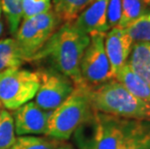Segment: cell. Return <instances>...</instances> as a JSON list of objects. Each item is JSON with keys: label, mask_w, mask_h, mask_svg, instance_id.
I'll use <instances>...</instances> for the list:
<instances>
[{"label": "cell", "mask_w": 150, "mask_h": 149, "mask_svg": "<svg viewBox=\"0 0 150 149\" xmlns=\"http://www.w3.org/2000/svg\"><path fill=\"white\" fill-rule=\"evenodd\" d=\"M89 41L88 34L73 23H65L52 35L33 60L47 58L54 70L71 78L75 86H85L81 75V61Z\"/></svg>", "instance_id": "obj_1"}, {"label": "cell", "mask_w": 150, "mask_h": 149, "mask_svg": "<svg viewBox=\"0 0 150 149\" xmlns=\"http://www.w3.org/2000/svg\"><path fill=\"white\" fill-rule=\"evenodd\" d=\"M135 121L94 109L72 137L78 149H120Z\"/></svg>", "instance_id": "obj_2"}, {"label": "cell", "mask_w": 150, "mask_h": 149, "mask_svg": "<svg viewBox=\"0 0 150 149\" xmlns=\"http://www.w3.org/2000/svg\"><path fill=\"white\" fill-rule=\"evenodd\" d=\"M89 97L96 112L150 122V103L133 95L115 78L89 89Z\"/></svg>", "instance_id": "obj_3"}, {"label": "cell", "mask_w": 150, "mask_h": 149, "mask_svg": "<svg viewBox=\"0 0 150 149\" xmlns=\"http://www.w3.org/2000/svg\"><path fill=\"white\" fill-rule=\"evenodd\" d=\"M93 112L89 88L75 86L74 91L64 102L50 112L46 136L65 141Z\"/></svg>", "instance_id": "obj_4"}, {"label": "cell", "mask_w": 150, "mask_h": 149, "mask_svg": "<svg viewBox=\"0 0 150 149\" xmlns=\"http://www.w3.org/2000/svg\"><path fill=\"white\" fill-rule=\"evenodd\" d=\"M60 21L52 8L42 14L22 20L15 34V39L24 61H32L36 53L56 31Z\"/></svg>", "instance_id": "obj_5"}, {"label": "cell", "mask_w": 150, "mask_h": 149, "mask_svg": "<svg viewBox=\"0 0 150 149\" xmlns=\"http://www.w3.org/2000/svg\"><path fill=\"white\" fill-rule=\"evenodd\" d=\"M40 87L39 72L12 69L0 74V103L6 109H17L30 102Z\"/></svg>", "instance_id": "obj_6"}, {"label": "cell", "mask_w": 150, "mask_h": 149, "mask_svg": "<svg viewBox=\"0 0 150 149\" xmlns=\"http://www.w3.org/2000/svg\"><path fill=\"white\" fill-rule=\"evenodd\" d=\"M106 33L95 32L89 35L90 41L81 61V75L89 89L112 80L110 65L105 49Z\"/></svg>", "instance_id": "obj_7"}, {"label": "cell", "mask_w": 150, "mask_h": 149, "mask_svg": "<svg viewBox=\"0 0 150 149\" xmlns=\"http://www.w3.org/2000/svg\"><path fill=\"white\" fill-rule=\"evenodd\" d=\"M40 87L35 96V103L41 109L52 112L59 107L75 89L71 78L56 70L39 72Z\"/></svg>", "instance_id": "obj_8"}, {"label": "cell", "mask_w": 150, "mask_h": 149, "mask_svg": "<svg viewBox=\"0 0 150 149\" xmlns=\"http://www.w3.org/2000/svg\"><path fill=\"white\" fill-rule=\"evenodd\" d=\"M50 112H47L35 102H28L14 113L15 132L18 136L46 135Z\"/></svg>", "instance_id": "obj_9"}, {"label": "cell", "mask_w": 150, "mask_h": 149, "mask_svg": "<svg viewBox=\"0 0 150 149\" xmlns=\"http://www.w3.org/2000/svg\"><path fill=\"white\" fill-rule=\"evenodd\" d=\"M134 46V41L126 32L125 28L115 26L110 28L105 36V49L110 65L112 78L119 70L127 64Z\"/></svg>", "instance_id": "obj_10"}, {"label": "cell", "mask_w": 150, "mask_h": 149, "mask_svg": "<svg viewBox=\"0 0 150 149\" xmlns=\"http://www.w3.org/2000/svg\"><path fill=\"white\" fill-rule=\"evenodd\" d=\"M108 0H93L73 23L76 28L90 35L95 32L107 33L110 30L107 18Z\"/></svg>", "instance_id": "obj_11"}, {"label": "cell", "mask_w": 150, "mask_h": 149, "mask_svg": "<svg viewBox=\"0 0 150 149\" xmlns=\"http://www.w3.org/2000/svg\"><path fill=\"white\" fill-rule=\"evenodd\" d=\"M115 80L121 82L124 87L136 97L150 103V84L137 75L128 64H125L119 70L115 76Z\"/></svg>", "instance_id": "obj_12"}, {"label": "cell", "mask_w": 150, "mask_h": 149, "mask_svg": "<svg viewBox=\"0 0 150 149\" xmlns=\"http://www.w3.org/2000/svg\"><path fill=\"white\" fill-rule=\"evenodd\" d=\"M127 64L137 75L150 84V43H134Z\"/></svg>", "instance_id": "obj_13"}, {"label": "cell", "mask_w": 150, "mask_h": 149, "mask_svg": "<svg viewBox=\"0 0 150 149\" xmlns=\"http://www.w3.org/2000/svg\"><path fill=\"white\" fill-rule=\"evenodd\" d=\"M23 62V55L15 38L0 40V74L20 68Z\"/></svg>", "instance_id": "obj_14"}, {"label": "cell", "mask_w": 150, "mask_h": 149, "mask_svg": "<svg viewBox=\"0 0 150 149\" xmlns=\"http://www.w3.org/2000/svg\"><path fill=\"white\" fill-rule=\"evenodd\" d=\"M120 149H150V122L136 120Z\"/></svg>", "instance_id": "obj_15"}, {"label": "cell", "mask_w": 150, "mask_h": 149, "mask_svg": "<svg viewBox=\"0 0 150 149\" xmlns=\"http://www.w3.org/2000/svg\"><path fill=\"white\" fill-rule=\"evenodd\" d=\"M93 0H53L52 10L59 20L64 23H74L78 16Z\"/></svg>", "instance_id": "obj_16"}, {"label": "cell", "mask_w": 150, "mask_h": 149, "mask_svg": "<svg viewBox=\"0 0 150 149\" xmlns=\"http://www.w3.org/2000/svg\"><path fill=\"white\" fill-rule=\"evenodd\" d=\"M60 141L50 137L18 136L10 149H57Z\"/></svg>", "instance_id": "obj_17"}, {"label": "cell", "mask_w": 150, "mask_h": 149, "mask_svg": "<svg viewBox=\"0 0 150 149\" xmlns=\"http://www.w3.org/2000/svg\"><path fill=\"white\" fill-rule=\"evenodd\" d=\"M147 6L144 0H121V18L118 27H127L148 11Z\"/></svg>", "instance_id": "obj_18"}, {"label": "cell", "mask_w": 150, "mask_h": 149, "mask_svg": "<svg viewBox=\"0 0 150 149\" xmlns=\"http://www.w3.org/2000/svg\"><path fill=\"white\" fill-rule=\"evenodd\" d=\"M125 30L134 43H150V11H147L132 21L128 26L125 27Z\"/></svg>", "instance_id": "obj_19"}, {"label": "cell", "mask_w": 150, "mask_h": 149, "mask_svg": "<svg viewBox=\"0 0 150 149\" xmlns=\"http://www.w3.org/2000/svg\"><path fill=\"white\" fill-rule=\"evenodd\" d=\"M13 114L6 109L0 112V149H10L16 141Z\"/></svg>", "instance_id": "obj_20"}, {"label": "cell", "mask_w": 150, "mask_h": 149, "mask_svg": "<svg viewBox=\"0 0 150 149\" xmlns=\"http://www.w3.org/2000/svg\"><path fill=\"white\" fill-rule=\"evenodd\" d=\"M1 4L10 33L15 35L21 23L22 0H1Z\"/></svg>", "instance_id": "obj_21"}, {"label": "cell", "mask_w": 150, "mask_h": 149, "mask_svg": "<svg viewBox=\"0 0 150 149\" xmlns=\"http://www.w3.org/2000/svg\"><path fill=\"white\" fill-rule=\"evenodd\" d=\"M50 8V0H22V20L42 14Z\"/></svg>", "instance_id": "obj_22"}, {"label": "cell", "mask_w": 150, "mask_h": 149, "mask_svg": "<svg viewBox=\"0 0 150 149\" xmlns=\"http://www.w3.org/2000/svg\"><path fill=\"white\" fill-rule=\"evenodd\" d=\"M121 18V0H108L107 18L108 27L118 26Z\"/></svg>", "instance_id": "obj_23"}, {"label": "cell", "mask_w": 150, "mask_h": 149, "mask_svg": "<svg viewBox=\"0 0 150 149\" xmlns=\"http://www.w3.org/2000/svg\"><path fill=\"white\" fill-rule=\"evenodd\" d=\"M57 149H78V148H76L73 146L72 144H70V143H67V142L65 141H61L60 142V144H59V146Z\"/></svg>", "instance_id": "obj_24"}, {"label": "cell", "mask_w": 150, "mask_h": 149, "mask_svg": "<svg viewBox=\"0 0 150 149\" xmlns=\"http://www.w3.org/2000/svg\"><path fill=\"white\" fill-rule=\"evenodd\" d=\"M3 28H4V26H3V23H2L1 18H0V35H1L3 32Z\"/></svg>", "instance_id": "obj_25"}, {"label": "cell", "mask_w": 150, "mask_h": 149, "mask_svg": "<svg viewBox=\"0 0 150 149\" xmlns=\"http://www.w3.org/2000/svg\"><path fill=\"white\" fill-rule=\"evenodd\" d=\"M2 4H1V0H0V18H1V15H2Z\"/></svg>", "instance_id": "obj_26"}, {"label": "cell", "mask_w": 150, "mask_h": 149, "mask_svg": "<svg viewBox=\"0 0 150 149\" xmlns=\"http://www.w3.org/2000/svg\"><path fill=\"white\" fill-rule=\"evenodd\" d=\"M144 1H145V3H146V4H147L148 6H150V0H144Z\"/></svg>", "instance_id": "obj_27"}, {"label": "cell", "mask_w": 150, "mask_h": 149, "mask_svg": "<svg viewBox=\"0 0 150 149\" xmlns=\"http://www.w3.org/2000/svg\"><path fill=\"white\" fill-rule=\"evenodd\" d=\"M1 110H2V105L0 103V112H1Z\"/></svg>", "instance_id": "obj_28"}]
</instances>
